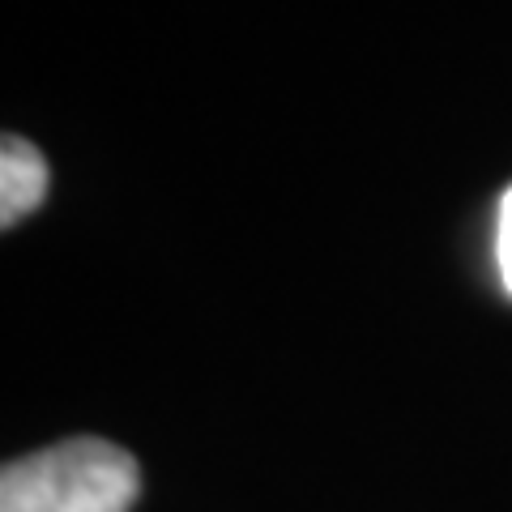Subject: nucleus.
Wrapping results in <instances>:
<instances>
[{"label":"nucleus","instance_id":"f257e3e1","mask_svg":"<svg viewBox=\"0 0 512 512\" xmlns=\"http://www.w3.org/2000/svg\"><path fill=\"white\" fill-rule=\"evenodd\" d=\"M137 495V457L99 436L39 448L0 470V512H128Z\"/></svg>","mask_w":512,"mask_h":512},{"label":"nucleus","instance_id":"f03ea898","mask_svg":"<svg viewBox=\"0 0 512 512\" xmlns=\"http://www.w3.org/2000/svg\"><path fill=\"white\" fill-rule=\"evenodd\" d=\"M47 184H52V171L35 141L5 133L0 141V227L9 231L26 214H35L47 197Z\"/></svg>","mask_w":512,"mask_h":512},{"label":"nucleus","instance_id":"7ed1b4c3","mask_svg":"<svg viewBox=\"0 0 512 512\" xmlns=\"http://www.w3.org/2000/svg\"><path fill=\"white\" fill-rule=\"evenodd\" d=\"M495 269H500L504 291L512 295V184L504 188L500 210H495Z\"/></svg>","mask_w":512,"mask_h":512}]
</instances>
